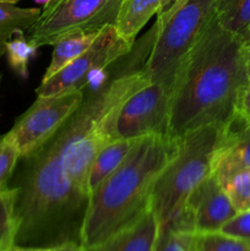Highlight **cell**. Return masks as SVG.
Here are the masks:
<instances>
[{
    "label": "cell",
    "mask_w": 250,
    "mask_h": 251,
    "mask_svg": "<svg viewBox=\"0 0 250 251\" xmlns=\"http://www.w3.org/2000/svg\"><path fill=\"white\" fill-rule=\"evenodd\" d=\"M168 4V0H123L114 24L115 31L127 43L135 44L145 25Z\"/></svg>",
    "instance_id": "obj_13"
},
{
    "label": "cell",
    "mask_w": 250,
    "mask_h": 251,
    "mask_svg": "<svg viewBox=\"0 0 250 251\" xmlns=\"http://www.w3.org/2000/svg\"><path fill=\"white\" fill-rule=\"evenodd\" d=\"M172 88L150 83L130 96L118 113L115 139L168 136Z\"/></svg>",
    "instance_id": "obj_9"
},
{
    "label": "cell",
    "mask_w": 250,
    "mask_h": 251,
    "mask_svg": "<svg viewBox=\"0 0 250 251\" xmlns=\"http://www.w3.org/2000/svg\"><path fill=\"white\" fill-rule=\"evenodd\" d=\"M215 17L222 28L248 41L250 0H217Z\"/></svg>",
    "instance_id": "obj_16"
},
{
    "label": "cell",
    "mask_w": 250,
    "mask_h": 251,
    "mask_svg": "<svg viewBox=\"0 0 250 251\" xmlns=\"http://www.w3.org/2000/svg\"><path fill=\"white\" fill-rule=\"evenodd\" d=\"M178 150L168 136H145L129 156L91 194L82 228L83 249L114 237L151 207L152 190L159 174Z\"/></svg>",
    "instance_id": "obj_3"
},
{
    "label": "cell",
    "mask_w": 250,
    "mask_h": 251,
    "mask_svg": "<svg viewBox=\"0 0 250 251\" xmlns=\"http://www.w3.org/2000/svg\"><path fill=\"white\" fill-rule=\"evenodd\" d=\"M247 69H248V76H249V81H250V41L247 42Z\"/></svg>",
    "instance_id": "obj_29"
},
{
    "label": "cell",
    "mask_w": 250,
    "mask_h": 251,
    "mask_svg": "<svg viewBox=\"0 0 250 251\" xmlns=\"http://www.w3.org/2000/svg\"><path fill=\"white\" fill-rule=\"evenodd\" d=\"M237 213L217 176L211 172L190 194L181 218L194 233L220 232Z\"/></svg>",
    "instance_id": "obj_10"
},
{
    "label": "cell",
    "mask_w": 250,
    "mask_h": 251,
    "mask_svg": "<svg viewBox=\"0 0 250 251\" xmlns=\"http://www.w3.org/2000/svg\"><path fill=\"white\" fill-rule=\"evenodd\" d=\"M217 0H173L162 10L144 69L151 83L172 88L179 68L215 16Z\"/></svg>",
    "instance_id": "obj_5"
},
{
    "label": "cell",
    "mask_w": 250,
    "mask_h": 251,
    "mask_svg": "<svg viewBox=\"0 0 250 251\" xmlns=\"http://www.w3.org/2000/svg\"><path fill=\"white\" fill-rule=\"evenodd\" d=\"M132 48L134 44L124 41L117 33L114 26H107L90 48L53 77L42 81L41 86L36 90L37 97L85 90L95 74L105 71L113 63L129 55Z\"/></svg>",
    "instance_id": "obj_7"
},
{
    "label": "cell",
    "mask_w": 250,
    "mask_h": 251,
    "mask_svg": "<svg viewBox=\"0 0 250 251\" xmlns=\"http://www.w3.org/2000/svg\"><path fill=\"white\" fill-rule=\"evenodd\" d=\"M149 54L139 53L110 74L100 87L88 91L53 136L20 156L7 183L14 201L15 245H82L91 166L103 147L115 139V122L125 100L151 83L145 64L136 68Z\"/></svg>",
    "instance_id": "obj_1"
},
{
    "label": "cell",
    "mask_w": 250,
    "mask_h": 251,
    "mask_svg": "<svg viewBox=\"0 0 250 251\" xmlns=\"http://www.w3.org/2000/svg\"><path fill=\"white\" fill-rule=\"evenodd\" d=\"M168 1H169V2H172V1H173V0H168Z\"/></svg>",
    "instance_id": "obj_33"
},
{
    "label": "cell",
    "mask_w": 250,
    "mask_h": 251,
    "mask_svg": "<svg viewBox=\"0 0 250 251\" xmlns=\"http://www.w3.org/2000/svg\"><path fill=\"white\" fill-rule=\"evenodd\" d=\"M140 139H114L103 147L91 166L88 174V189L92 191L113 173L129 156Z\"/></svg>",
    "instance_id": "obj_14"
},
{
    "label": "cell",
    "mask_w": 250,
    "mask_h": 251,
    "mask_svg": "<svg viewBox=\"0 0 250 251\" xmlns=\"http://www.w3.org/2000/svg\"><path fill=\"white\" fill-rule=\"evenodd\" d=\"M0 80H1V76H0Z\"/></svg>",
    "instance_id": "obj_34"
},
{
    "label": "cell",
    "mask_w": 250,
    "mask_h": 251,
    "mask_svg": "<svg viewBox=\"0 0 250 251\" xmlns=\"http://www.w3.org/2000/svg\"><path fill=\"white\" fill-rule=\"evenodd\" d=\"M20 158V152L16 145L7 136H0V191L7 189V183Z\"/></svg>",
    "instance_id": "obj_23"
},
{
    "label": "cell",
    "mask_w": 250,
    "mask_h": 251,
    "mask_svg": "<svg viewBox=\"0 0 250 251\" xmlns=\"http://www.w3.org/2000/svg\"><path fill=\"white\" fill-rule=\"evenodd\" d=\"M58 248H27V247H19L14 245L9 251H58Z\"/></svg>",
    "instance_id": "obj_26"
},
{
    "label": "cell",
    "mask_w": 250,
    "mask_h": 251,
    "mask_svg": "<svg viewBox=\"0 0 250 251\" xmlns=\"http://www.w3.org/2000/svg\"><path fill=\"white\" fill-rule=\"evenodd\" d=\"M123 0H49L36 24L28 29L36 48L54 46L78 32L102 31L114 26Z\"/></svg>",
    "instance_id": "obj_6"
},
{
    "label": "cell",
    "mask_w": 250,
    "mask_h": 251,
    "mask_svg": "<svg viewBox=\"0 0 250 251\" xmlns=\"http://www.w3.org/2000/svg\"><path fill=\"white\" fill-rule=\"evenodd\" d=\"M11 37L5 36V34H0V59H1L2 55H5V51H6V42Z\"/></svg>",
    "instance_id": "obj_28"
},
{
    "label": "cell",
    "mask_w": 250,
    "mask_h": 251,
    "mask_svg": "<svg viewBox=\"0 0 250 251\" xmlns=\"http://www.w3.org/2000/svg\"><path fill=\"white\" fill-rule=\"evenodd\" d=\"M102 31L78 32V33L70 34V36L56 42L54 44L53 53H51V61L42 81L49 80L55 74H58L61 69L65 68L68 64L75 60L86 49L90 48L91 44L97 39V37L100 36Z\"/></svg>",
    "instance_id": "obj_15"
},
{
    "label": "cell",
    "mask_w": 250,
    "mask_h": 251,
    "mask_svg": "<svg viewBox=\"0 0 250 251\" xmlns=\"http://www.w3.org/2000/svg\"><path fill=\"white\" fill-rule=\"evenodd\" d=\"M221 184L238 213L250 210V168L235 172Z\"/></svg>",
    "instance_id": "obj_20"
},
{
    "label": "cell",
    "mask_w": 250,
    "mask_h": 251,
    "mask_svg": "<svg viewBox=\"0 0 250 251\" xmlns=\"http://www.w3.org/2000/svg\"><path fill=\"white\" fill-rule=\"evenodd\" d=\"M42 10L19 7L14 2L0 1V34L12 37L17 32L28 31L38 20Z\"/></svg>",
    "instance_id": "obj_17"
},
{
    "label": "cell",
    "mask_w": 250,
    "mask_h": 251,
    "mask_svg": "<svg viewBox=\"0 0 250 251\" xmlns=\"http://www.w3.org/2000/svg\"><path fill=\"white\" fill-rule=\"evenodd\" d=\"M58 251H85V249L82 248V245L70 243V244H65L59 247Z\"/></svg>",
    "instance_id": "obj_27"
},
{
    "label": "cell",
    "mask_w": 250,
    "mask_h": 251,
    "mask_svg": "<svg viewBox=\"0 0 250 251\" xmlns=\"http://www.w3.org/2000/svg\"><path fill=\"white\" fill-rule=\"evenodd\" d=\"M247 41L225 31L216 17L179 68L172 85L168 137L180 141L200 127H229L250 85Z\"/></svg>",
    "instance_id": "obj_2"
},
{
    "label": "cell",
    "mask_w": 250,
    "mask_h": 251,
    "mask_svg": "<svg viewBox=\"0 0 250 251\" xmlns=\"http://www.w3.org/2000/svg\"><path fill=\"white\" fill-rule=\"evenodd\" d=\"M14 38H10L6 42V55L9 65L12 70L19 74L21 77H27L28 75L29 59L36 54L37 48L25 38L24 32H17L14 34Z\"/></svg>",
    "instance_id": "obj_19"
},
{
    "label": "cell",
    "mask_w": 250,
    "mask_h": 251,
    "mask_svg": "<svg viewBox=\"0 0 250 251\" xmlns=\"http://www.w3.org/2000/svg\"><path fill=\"white\" fill-rule=\"evenodd\" d=\"M248 41H250V27H249V33H248Z\"/></svg>",
    "instance_id": "obj_32"
},
{
    "label": "cell",
    "mask_w": 250,
    "mask_h": 251,
    "mask_svg": "<svg viewBox=\"0 0 250 251\" xmlns=\"http://www.w3.org/2000/svg\"><path fill=\"white\" fill-rule=\"evenodd\" d=\"M159 223L151 207L103 244L85 251H156Z\"/></svg>",
    "instance_id": "obj_12"
},
{
    "label": "cell",
    "mask_w": 250,
    "mask_h": 251,
    "mask_svg": "<svg viewBox=\"0 0 250 251\" xmlns=\"http://www.w3.org/2000/svg\"><path fill=\"white\" fill-rule=\"evenodd\" d=\"M191 251H250V242L223 232L194 233Z\"/></svg>",
    "instance_id": "obj_18"
},
{
    "label": "cell",
    "mask_w": 250,
    "mask_h": 251,
    "mask_svg": "<svg viewBox=\"0 0 250 251\" xmlns=\"http://www.w3.org/2000/svg\"><path fill=\"white\" fill-rule=\"evenodd\" d=\"M16 222L12 193L9 188L0 191V251H9L15 245Z\"/></svg>",
    "instance_id": "obj_21"
},
{
    "label": "cell",
    "mask_w": 250,
    "mask_h": 251,
    "mask_svg": "<svg viewBox=\"0 0 250 251\" xmlns=\"http://www.w3.org/2000/svg\"><path fill=\"white\" fill-rule=\"evenodd\" d=\"M0 1H7V2H14V4H16L19 0H0Z\"/></svg>",
    "instance_id": "obj_31"
},
{
    "label": "cell",
    "mask_w": 250,
    "mask_h": 251,
    "mask_svg": "<svg viewBox=\"0 0 250 251\" xmlns=\"http://www.w3.org/2000/svg\"><path fill=\"white\" fill-rule=\"evenodd\" d=\"M85 90L37 97L36 102L15 122L7 136L20 156L29 153L53 136L66 119L80 107Z\"/></svg>",
    "instance_id": "obj_8"
},
{
    "label": "cell",
    "mask_w": 250,
    "mask_h": 251,
    "mask_svg": "<svg viewBox=\"0 0 250 251\" xmlns=\"http://www.w3.org/2000/svg\"><path fill=\"white\" fill-rule=\"evenodd\" d=\"M37 4H41V5H46L47 2H49V0H34Z\"/></svg>",
    "instance_id": "obj_30"
},
{
    "label": "cell",
    "mask_w": 250,
    "mask_h": 251,
    "mask_svg": "<svg viewBox=\"0 0 250 251\" xmlns=\"http://www.w3.org/2000/svg\"><path fill=\"white\" fill-rule=\"evenodd\" d=\"M238 119L244 125H250V85L248 86L240 100Z\"/></svg>",
    "instance_id": "obj_25"
},
{
    "label": "cell",
    "mask_w": 250,
    "mask_h": 251,
    "mask_svg": "<svg viewBox=\"0 0 250 251\" xmlns=\"http://www.w3.org/2000/svg\"><path fill=\"white\" fill-rule=\"evenodd\" d=\"M250 168V125L239 119L228 127L213 158L212 172L222 183L233 173Z\"/></svg>",
    "instance_id": "obj_11"
},
{
    "label": "cell",
    "mask_w": 250,
    "mask_h": 251,
    "mask_svg": "<svg viewBox=\"0 0 250 251\" xmlns=\"http://www.w3.org/2000/svg\"><path fill=\"white\" fill-rule=\"evenodd\" d=\"M193 234L176 226H167L159 230L156 251H191Z\"/></svg>",
    "instance_id": "obj_22"
},
{
    "label": "cell",
    "mask_w": 250,
    "mask_h": 251,
    "mask_svg": "<svg viewBox=\"0 0 250 251\" xmlns=\"http://www.w3.org/2000/svg\"><path fill=\"white\" fill-rule=\"evenodd\" d=\"M221 232L250 242V210L237 213L223 226Z\"/></svg>",
    "instance_id": "obj_24"
},
{
    "label": "cell",
    "mask_w": 250,
    "mask_h": 251,
    "mask_svg": "<svg viewBox=\"0 0 250 251\" xmlns=\"http://www.w3.org/2000/svg\"><path fill=\"white\" fill-rule=\"evenodd\" d=\"M227 129L215 125L189 132L159 174L152 190L151 208L159 223V230L180 222L184 207L194 189L212 172L213 158Z\"/></svg>",
    "instance_id": "obj_4"
}]
</instances>
